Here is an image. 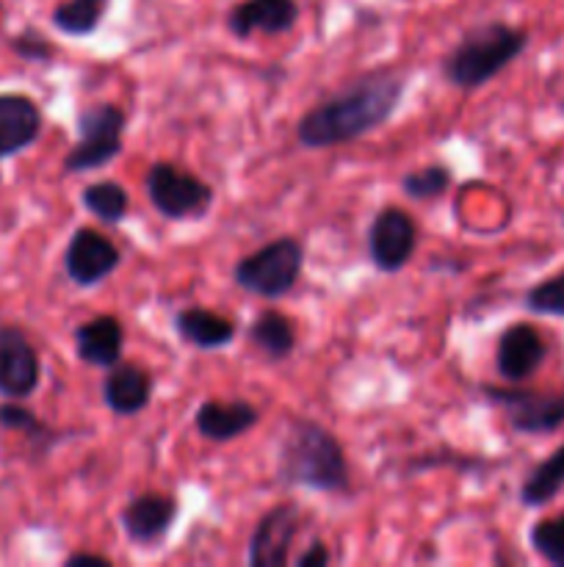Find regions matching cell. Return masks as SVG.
<instances>
[{
    "label": "cell",
    "mask_w": 564,
    "mask_h": 567,
    "mask_svg": "<svg viewBox=\"0 0 564 567\" xmlns=\"http://www.w3.org/2000/svg\"><path fill=\"white\" fill-rule=\"evenodd\" d=\"M122 264V252L108 236L94 227H77L64 252V269L75 286L92 288L108 280Z\"/></svg>",
    "instance_id": "cell-10"
},
{
    "label": "cell",
    "mask_w": 564,
    "mask_h": 567,
    "mask_svg": "<svg viewBox=\"0 0 564 567\" xmlns=\"http://www.w3.org/2000/svg\"><path fill=\"white\" fill-rule=\"evenodd\" d=\"M0 424L9 426V430L28 432L31 437H36V432H44V426L22 408H0Z\"/></svg>",
    "instance_id": "cell-27"
},
{
    "label": "cell",
    "mask_w": 564,
    "mask_h": 567,
    "mask_svg": "<svg viewBox=\"0 0 564 567\" xmlns=\"http://www.w3.org/2000/svg\"><path fill=\"white\" fill-rule=\"evenodd\" d=\"M14 48L17 53L28 61H48L50 53H53V48H50L42 37H36V33H25V37H20Z\"/></svg>",
    "instance_id": "cell-28"
},
{
    "label": "cell",
    "mask_w": 564,
    "mask_h": 567,
    "mask_svg": "<svg viewBox=\"0 0 564 567\" xmlns=\"http://www.w3.org/2000/svg\"><path fill=\"white\" fill-rule=\"evenodd\" d=\"M418 249V225L404 208L387 205L368 227V258L382 275H396Z\"/></svg>",
    "instance_id": "cell-8"
},
{
    "label": "cell",
    "mask_w": 564,
    "mask_h": 567,
    "mask_svg": "<svg viewBox=\"0 0 564 567\" xmlns=\"http://www.w3.org/2000/svg\"><path fill=\"white\" fill-rule=\"evenodd\" d=\"M144 188H147V197L155 210L171 221L202 219L216 199L213 188L202 177L180 169L177 164H166V161H155L149 166Z\"/></svg>",
    "instance_id": "cell-6"
},
{
    "label": "cell",
    "mask_w": 564,
    "mask_h": 567,
    "mask_svg": "<svg viewBox=\"0 0 564 567\" xmlns=\"http://www.w3.org/2000/svg\"><path fill=\"white\" fill-rule=\"evenodd\" d=\"M125 111L114 103H94L83 109L77 114V142L64 158L66 175L103 169L119 158L125 147Z\"/></svg>",
    "instance_id": "cell-5"
},
{
    "label": "cell",
    "mask_w": 564,
    "mask_h": 567,
    "mask_svg": "<svg viewBox=\"0 0 564 567\" xmlns=\"http://www.w3.org/2000/svg\"><path fill=\"white\" fill-rule=\"evenodd\" d=\"M42 131V111L25 94H0V161L31 147Z\"/></svg>",
    "instance_id": "cell-16"
},
{
    "label": "cell",
    "mask_w": 564,
    "mask_h": 567,
    "mask_svg": "<svg viewBox=\"0 0 564 567\" xmlns=\"http://www.w3.org/2000/svg\"><path fill=\"white\" fill-rule=\"evenodd\" d=\"M177 513H180V504H177L175 496L142 493V496H133L122 507V532L136 546H155V543H160L169 535L177 520Z\"/></svg>",
    "instance_id": "cell-11"
},
{
    "label": "cell",
    "mask_w": 564,
    "mask_h": 567,
    "mask_svg": "<svg viewBox=\"0 0 564 567\" xmlns=\"http://www.w3.org/2000/svg\"><path fill=\"white\" fill-rule=\"evenodd\" d=\"M153 399V377L136 363L111 365L103 380V402L114 415H136Z\"/></svg>",
    "instance_id": "cell-18"
},
{
    "label": "cell",
    "mask_w": 564,
    "mask_h": 567,
    "mask_svg": "<svg viewBox=\"0 0 564 567\" xmlns=\"http://www.w3.org/2000/svg\"><path fill=\"white\" fill-rule=\"evenodd\" d=\"M175 330L188 347L202 352H216L236 341V324L227 316L205 308H186L175 313Z\"/></svg>",
    "instance_id": "cell-19"
},
{
    "label": "cell",
    "mask_w": 564,
    "mask_h": 567,
    "mask_svg": "<svg viewBox=\"0 0 564 567\" xmlns=\"http://www.w3.org/2000/svg\"><path fill=\"white\" fill-rule=\"evenodd\" d=\"M448 186H451V172L442 164H429L401 177V188L409 199H435L446 194Z\"/></svg>",
    "instance_id": "cell-24"
},
{
    "label": "cell",
    "mask_w": 564,
    "mask_h": 567,
    "mask_svg": "<svg viewBox=\"0 0 564 567\" xmlns=\"http://www.w3.org/2000/svg\"><path fill=\"white\" fill-rule=\"evenodd\" d=\"M562 491H564V443L551 454V457H545L540 465H534V471L525 476L523 487H520V504L529 509L545 507V504L553 502Z\"/></svg>",
    "instance_id": "cell-21"
},
{
    "label": "cell",
    "mask_w": 564,
    "mask_h": 567,
    "mask_svg": "<svg viewBox=\"0 0 564 567\" xmlns=\"http://www.w3.org/2000/svg\"><path fill=\"white\" fill-rule=\"evenodd\" d=\"M531 548L545 559L547 565L564 567V515L545 518L531 526L529 532Z\"/></svg>",
    "instance_id": "cell-25"
},
{
    "label": "cell",
    "mask_w": 564,
    "mask_h": 567,
    "mask_svg": "<svg viewBox=\"0 0 564 567\" xmlns=\"http://www.w3.org/2000/svg\"><path fill=\"white\" fill-rule=\"evenodd\" d=\"M547 358V347L531 324H512L498 338L495 369L503 380L523 382L536 374Z\"/></svg>",
    "instance_id": "cell-13"
},
{
    "label": "cell",
    "mask_w": 564,
    "mask_h": 567,
    "mask_svg": "<svg viewBox=\"0 0 564 567\" xmlns=\"http://www.w3.org/2000/svg\"><path fill=\"white\" fill-rule=\"evenodd\" d=\"M249 343L269 360H285L296 349V327L280 310H263L247 330Z\"/></svg>",
    "instance_id": "cell-20"
},
{
    "label": "cell",
    "mask_w": 564,
    "mask_h": 567,
    "mask_svg": "<svg viewBox=\"0 0 564 567\" xmlns=\"http://www.w3.org/2000/svg\"><path fill=\"white\" fill-rule=\"evenodd\" d=\"M302 529V509L296 504H276L260 515L249 537V567H285L291 563V546Z\"/></svg>",
    "instance_id": "cell-9"
},
{
    "label": "cell",
    "mask_w": 564,
    "mask_h": 567,
    "mask_svg": "<svg viewBox=\"0 0 564 567\" xmlns=\"http://www.w3.org/2000/svg\"><path fill=\"white\" fill-rule=\"evenodd\" d=\"M105 3L108 0H66V3L55 6L53 25L70 37H88L97 31Z\"/></svg>",
    "instance_id": "cell-23"
},
{
    "label": "cell",
    "mask_w": 564,
    "mask_h": 567,
    "mask_svg": "<svg viewBox=\"0 0 564 567\" xmlns=\"http://www.w3.org/2000/svg\"><path fill=\"white\" fill-rule=\"evenodd\" d=\"M529 44V33L506 22H484L464 33L451 53L442 59V75L451 86L481 89L490 83L498 72L506 70Z\"/></svg>",
    "instance_id": "cell-3"
},
{
    "label": "cell",
    "mask_w": 564,
    "mask_h": 567,
    "mask_svg": "<svg viewBox=\"0 0 564 567\" xmlns=\"http://www.w3.org/2000/svg\"><path fill=\"white\" fill-rule=\"evenodd\" d=\"M299 20L296 0H243L227 14V28L236 39L260 33H288Z\"/></svg>",
    "instance_id": "cell-14"
},
{
    "label": "cell",
    "mask_w": 564,
    "mask_h": 567,
    "mask_svg": "<svg viewBox=\"0 0 564 567\" xmlns=\"http://www.w3.org/2000/svg\"><path fill=\"white\" fill-rule=\"evenodd\" d=\"M39 377L42 369L31 341L17 327H0V393L9 399L31 396Z\"/></svg>",
    "instance_id": "cell-12"
},
{
    "label": "cell",
    "mask_w": 564,
    "mask_h": 567,
    "mask_svg": "<svg viewBox=\"0 0 564 567\" xmlns=\"http://www.w3.org/2000/svg\"><path fill=\"white\" fill-rule=\"evenodd\" d=\"M304 266V247L299 238L282 236L254 249L232 266V282L247 293L263 299H282L296 286Z\"/></svg>",
    "instance_id": "cell-4"
},
{
    "label": "cell",
    "mask_w": 564,
    "mask_h": 567,
    "mask_svg": "<svg viewBox=\"0 0 564 567\" xmlns=\"http://www.w3.org/2000/svg\"><path fill=\"white\" fill-rule=\"evenodd\" d=\"M81 203L88 214H94L105 225H119L127 216V208H130V197H127L125 186L116 181L88 183L81 194Z\"/></svg>",
    "instance_id": "cell-22"
},
{
    "label": "cell",
    "mask_w": 564,
    "mask_h": 567,
    "mask_svg": "<svg viewBox=\"0 0 564 567\" xmlns=\"http://www.w3.org/2000/svg\"><path fill=\"white\" fill-rule=\"evenodd\" d=\"M523 305L536 316H558V319H564V271L529 288Z\"/></svg>",
    "instance_id": "cell-26"
},
{
    "label": "cell",
    "mask_w": 564,
    "mask_h": 567,
    "mask_svg": "<svg viewBox=\"0 0 564 567\" xmlns=\"http://www.w3.org/2000/svg\"><path fill=\"white\" fill-rule=\"evenodd\" d=\"M330 563H332V554L321 540H315L307 551L296 557V567H326Z\"/></svg>",
    "instance_id": "cell-29"
},
{
    "label": "cell",
    "mask_w": 564,
    "mask_h": 567,
    "mask_svg": "<svg viewBox=\"0 0 564 567\" xmlns=\"http://www.w3.org/2000/svg\"><path fill=\"white\" fill-rule=\"evenodd\" d=\"M77 565H94V567H111V559L103 557V554H72V557H66V567H77Z\"/></svg>",
    "instance_id": "cell-30"
},
{
    "label": "cell",
    "mask_w": 564,
    "mask_h": 567,
    "mask_svg": "<svg viewBox=\"0 0 564 567\" xmlns=\"http://www.w3.org/2000/svg\"><path fill=\"white\" fill-rule=\"evenodd\" d=\"M276 476L282 485L315 493H346L348 463L341 441L310 419H291L280 443Z\"/></svg>",
    "instance_id": "cell-2"
},
{
    "label": "cell",
    "mask_w": 564,
    "mask_h": 567,
    "mask_svg": "<svg viewBox=\"0 0 564 567\" xmlns=\"http://www.w3.org/2000/svg\"><path fill=\"white\" fill-rule=\"evenodd\" d=\"M125 330L116 316H94L75 327V354L81 363L94 369H111L122 360Z\"/></svg>",
    "instance_id": "cell-17"
},
{
    "label": "cell",
    "mask_w": 564,
    "mask_h": 567,
    "mask_svg": "<svg viewBox=\"0 0 564 567\" xmlns=\"http://www.w3.org/2000/svg\"><path fill=\"white\" fill-rule=\"evenodd\" d=\"M260 410L252 402H219V399H210V402L199 404L197 415H194V424L197 432L205 441L213 443H230L236 437L247 435L252 426H258Z\"/></svg>",
    "instance_id": "cell-15"
},
{
    "label": "cell",
    "mask_w": 564,
    "mask_h": 567,
    "mask_svg": "<svg viewBox=\"0 0 564 567\" xmlns=\"http://www.w3.org/2000/svg\"><path fill=\"white\" fill-rule=\"evenodd\" d=\"M484 399L503 410L518 435H551L564 426V393L487 385Z\"/></svg>",
    "instance_id": "cell-7"
},
{
    "label": "cell",
    "mask_w": 564,
    "mask_h": 567,
    "mask_svg": "<svg viewBox=\"0 0 564 567\" xmlns=\"http://www.w3.org/2000/svg\"><path fill=\"white\" fill-rule=\"evenodd\" d=\"M407 81L396 72H370L332 97L321 100L296 125V142L307 150H330L363 138L385 125L401 105Z\"/></svg>",
    "instance_id": "cell-1"
}]
</instances>
